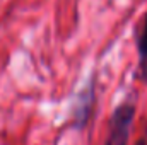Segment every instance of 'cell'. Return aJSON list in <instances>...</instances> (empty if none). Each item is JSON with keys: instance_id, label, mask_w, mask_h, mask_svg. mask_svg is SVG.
<instances>
[{"instance_id": "obj_1", "label": "cell", "mask_w": 147, "mask_h": 145, "mask_svg": "<svg viewBox=\"0 0 147 145\" xmlns=\"http://www.w3.org/2000/svg\"><path fill=\"white\" fill-rule=\"evenodd\" d=\"M135 116V106L132 101H125L113 111L108 125V135L105 145H127L130 130H132V121Z\"/></svg>"}, {"instance_id": "obj_2", "label": "cell", "mask_w": 147, "mask_h": 145, "mask_svg": "<svg viewBox=\"0 0 147 145\" xmlns=\"http://www.w3.org/2000/svg\"><path fill=\"white\" fill-rule=\"evenodd\" d=\"M96 99V92H94V82L91 80L84 91L79 94L77 97V104L74 106V121L77 126H84L89 114H91V109H92V103Z\"/></svg>"}, {"instance_id": "obj_3", "label": "cell", "mask_w": 147, "mask_h": 145, "mask_svg": "<svg viewBox=\"0 0 147 145\" xmlns=\"http://www.w3.org/2000/svg\"><path fill=\"white\" fill-rule=\"evenodd\" d=\"M137 55H139L137 77L147 84V14L137 33Z\"/></svg>"}, {"instance_id": "obj_4", "label": "cell", "mask_w": 147, "mask_h": 145, "mask_svg": "<svg viewBox=\"0 0 147 145\" xmlns=\"http://www.w3.org/2000/svg\"><path fill=\"white\" fill-rule=\"evenodd\" d=\"M135 145H147V140H146V138H140V140H139Z\"/></svg>"}]
</instances>
